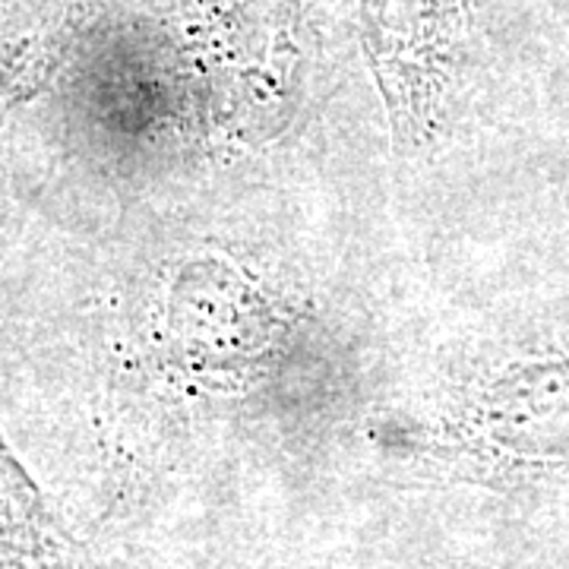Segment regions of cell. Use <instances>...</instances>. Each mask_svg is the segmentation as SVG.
<instances>
[{
    "label": "cell",
    "instance_id": "cell-1",
    "mask_svg": "<svg viewBox=\"0 0 569 569\" xmlns=\"http://www.w3.org/2000/svg\"><path fill=\"white\" fill-rule=\"evenodd\" d=\"M459 0H365L367 44L392 111L425 118L437 99L440 63L456 39Z\"/></svg>",
    "mask_w": 569,
    "mask_h": 569
},
{
    "label": "cell",
    "instance_id": "cell-2",
    "mask_svg": "<svg viewBox=\"0 0 569 569\" xmlns=\"http://www.w3.org/2000/svg\"><path fill=\"white\" fill-rule=\"evenodd\" d=\"M61 560V535L39 490L0 440V569H48Z\"/></svg>",
    "mask_w": 569,
    "mask_h": 569
}]
</instances>
